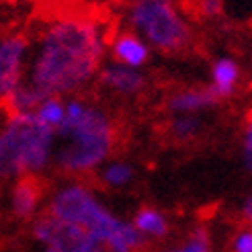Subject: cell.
I'll list each match as a JSON object with an SVG mask.
<instances>
[{"label": "cell", "mask_w": 252, "mask_h": 252, "mask_svg": "<svg viewBox=\"0 0 252 252\" xmlns=\"http://www.w3.org/2000/svg\"><path fill=\"white\" fill-rule=\"evenodd\" d=\"M31 41L21 33L0 37V103L27 78Z\"/></svg>", "instance_id": "7"}, {"label": "cell", "mask_w": 252, "mask_h": 252, "mask_svg": "<svg viewBox=\"0 0 252 252\" xmlns=\"http://www.w3.org/2000/svg\"><path fill=\"white\" fill-rule=\"evenodd\" d=\"M201 119L197 115H172L168 121V135L176 142H191L201 133Z\"/></svg>", "instance_id": "18"}, {"label": "cell", "mask_w": 252, "mask_h": 252, "mask_svg": "<svg viewBox=\"0 0 252 252\" xmlns=\"http://www.w3.org/2000/svg\"><path fill=\"white\" fill-rule=\"evenodd\" d=\"M45 96L47 94L43 91H39L33 82L25 78L19 86H15L8 93V96L2 100V105H4L6 113H33Z\"/></svg>", "instance_id": "14"}, {"label": "cell", "mask_w": 252, "mask_h": 252, "mask_svg": "<svg viewBox=\"0 0 252 252\" xmlns=\"http://www.w3.org/2000/svg\"><path fill=\"white\" fill-rule=\"evenodd\" d=\"M43 201H45V187L39 176L25 174L10 183L8 209L15 220L33 221L39 216Z\"/></svg>", "instance_id": "8"}, {"label": "cell", "mask_w": 252, "mask_h": 252, "mask_svg": "<svg viewBox=\"0 0 252 252\" xmlns=\"http://www.w3.org/2000/svg\"><path fill=\"white\" fill-rule=\"evenodd\" d=\"M31 236L41 246H54L58 252H131L49 213H39L31 221Z\"/></svg>", "instance_id": "6"}, {"label": "cell", "mask_w": 252, "mask_h": 252, "mask_svg": "<svg viewBox=\"0 0 252 252\" xmlns=\"http://www.w3.org/2000/svg\"><path fill=\"white\" fill-rule=\"evenodd\" d=\"M232 252H252V228H244L234 236Z\"/></svg>", "instance_id": "21"}, {"label": "cell", "mask_w": 252, "mask_h": 252, "mask_svg": "<svg viewBox=\"0 0 252 252\" xmlns=\"http://www.w3.org/2000/svg\"><path fill=\"white\" fill-rule=\"evenodd\" d=\"M96 82L111 94L123 96V98H131V96L142 94L148 86V78L142 70L117 64V62H113V60L105 62V64L100 66Z\"/></svg>", "instance_id": "9"}, {"label": "cell", "mask_w": 252, "mask_h": 252, "mask_svg": "<svg viewBox=\"0 0 252 252\" xmlns=\"http://www.w3.org/2000/svg\"><path fill=\"white\" fill-rule=\"evenodd\" d=\"M107 56L100 21L70 15L49 21L37 37L27 66V80L45 94L72 96L96 80Z\"/></svg>", "instance_id": "1"}, {"label": "cell", "mask_w": 252, "mask_h": 252, "mask_svg": "<svg viewBox=\"0 0 252 252\" xmlns=\"http://www.w3.org/2000/svg\"><path fill=\"white\" fill-rule=\"evenodd\" d=\"M150 49L152 47L129 27L113 33L111 39L107 41V54L113 62L137 70H142L150 62Z\"/></svg>", "instance_id": "10"}, {"label": "cell", "mask_w": 252, "mask_h": 252, "mask_svg": "<svg viewBox=\"0 0 252 252\" xmlns=\"http://www.w3.org/2000/svg\"><path fill=\"white\" fill-rule=\"evenodd\" d=\"M25 176V168L19 156V150L12 142V137L0 123V183L6 185Z\"/></svg>", "instance_id": "13"}, {"label": "cell", "mask_w": 252, "mask_h": 252, "mask_svg": "<svg viewBox=\"0 0 252 252\" xmlns=\"http://www.w3.org/2000/svg\"><path fill=\"white\" fill-rule=\"evenodd\" d=\"M35 119L47 125L49 129H58L62 121H64L66 117V96H56V94H47L39 105H37V109L33 111Z\"/></svg>", "instance_id": "17"}, {"label": "cell", "mask_w": 252, "mask_h": 252, "mask_svg": "<svg viewBox=\"0 0 252 252\" xmlns=\"http://www.w3.org/2000/svg\"><path fill=\"white\" fill-rule=\"evenodd\" d=\"M242 160L248 172H252V115L248 117L242 131Z\"/></svg>", "instance_id": "20"}, {"label": "cell", "mask_w": 252, "mask_h": 252, "mask_svg": "<svg viewBox=\"0 0 252 252\" xmlns=\"http://www.w3.org/2000/svg\"><path fill=\"white\" fill-rule=\"evenodd\" d=\"M45 213L82 225L91 234L125 250L142 252L148 246V240L137 232L133 221L113 213L94 189L82 179H68L56 187L47 197Z\"/></svg>", "instance_id": "3"}, {"label": "cell", "mask_w": 252, "mask_h": 252, "mask_svg": "<svg viewBox=\"0 0 252 252\" xmlns=\"http://www.w3.org/2000/svg\"><path fill=\"white\" fill-rule=\"evenodd\" d=\"M125 23L142 39L164 54H176L191 43V27L174 0H129Z\"/></svg>", "instance_id": "4"}, {"label": "cell", "mask_w": 252, "mask_h": 252, "mask_svg": "<svg viewBox=\"0 0 252 252\" xmlns=\"http://www.w3.org/2000/svg\"><path fill=\"white\" fill-rule=\"evenodd\" d=\"M41 252H58L54 246H41Z\"/></svg>", "instance_id": "24"}, {"label": "cell", "mask_w": 252, "mask_h": 252, "mask_svg": "<svg viewBox=\"0 0 252 252\" xmlns=\"http://www.w3.org/2000/svg\"><path fill=\"white\" fill-rule=\"evenodd\" d=\"M223 8L221 0H199V12L203 17H218Z\"/></svg>", "instance_id": "22"}, {"label": "cell", "mask_w": 252, "mask_h": 252, "mask_svg": "<svg viewBox=\"0 0 252 252\" xmlns=\"http://www.w3.org/2000/svg\"><path fill=\"white\" fill-rule=\"evenodd\" d=\"M242 218L248 221V223H252V193L244 199V203H242Z\"/></svg>", "instance_id": "23"}, {"label": "cell", "mask_w": 252, "mask_h": 252, "mask_svg": "<svg viewBox=\"0 0 252 252\" xmlns=\"http://www.w3.org/2000/svg\"><path fill=\"white\" fill-rule=\"evenodd\" d=\"M218 96L211 88H183L166 98V111L170 115H197L218 105Z\"/></svg>", "instance_id": "11"}, {"label": "cell", "mask_w": 252, "mask_h": 252, "mask_svg": "<svg viewBox=\"0 0 252 252\" xmlns=\"http://www.w3.org/2000/svg\"><path fill=\"white\" fill-rule=\"evenodd\" d=\"M94 174H96L98 183L103 187L125 189V187H129L131 181L135 179V166L131 164V162L123 160V158H109Z\"/></svg>", "instance_id": "16"}, {"label": "cell", "mask_w": 252, "mask_h": 252, "mask_svg": "<svg viewBox=\"0 0 252 252\" xmlns=\"http://www.w3.org/2000/svg\"><path fill=\"white\" fill-rule=\"evenodd\" d=\"M131 221L137 228V232H140L148 242L150 240H164L170 234V221L166 218V213L152 207V205L140 207L133 213Z\"/></svg>", "instance_id": "12"}, {"label": "cell", "mask_w": 252, "mask_h": 252, "mask_svg": "<svg viewBox=\"0 0 252 252\" xmlns=\"http://www.w3.org/2000/svg\"><path fill=\"white\" fill-rule=\"evenodd\" d=\"M119 140L111 113L80 94L66 96V117L56 129L54 166L68 179L94 174L113 156Z\"/></svg>", "instance_id": "2"}, {"label": "cell", "mask_w": 252, "mask_h": 252, "mask_svg": "<svg viewBox=\"0 0 252 252\" xmlns=\"http://www.w3.org/2000/svg\"><path fill=\"white\" fill-rule=\"evenodd\" d=\"M2 2H10L12 4V2H19V0H2Z\"/></svg>", "instance_id": "25"}, {"label": "cell", "mask_w": 252, "mask_h": 252, "mask_svg": "<svg viewBox=\"0 0 252 252\" xmlns=\"http://www.w3.org/2000/svg\"><path fill=\"white\" fill-rule=\"evenodd\" d=\"M238 78H240V68L232 58H220L211 66V91L218 98H225L236 91Z\"/></svg>", "instance_id": "15"}, {"label": "cell", "mask_w": 252, "mask_h": 252, "mask_svg": "<svg viewBox=\"0 0 252 252\" xmlns=\"http://www.w3.org/2000/svg\"><path fill=\"white\" fill-rule=\"evenodd\" d=\"M2 125L19 150L25 174L39 176L54 166L56 131L37 121L33 113H6Z\"/></svg>", "instance_id": "5"}, {"label": "cell", "mask_w": 252, "mask_h": 252, "mask_svg": "<svg viewBox=\"0 0 252 252\" xmlns=\"http://www.w3.org/2000/svg\"><path fill=\"white\" fill-rule=\"evenodd\" d=\"M160 252H211V240H209V232L203 225H197L195 230L189 232L185 240L176 242Z\"/></svg>", "instance_id": "19"}]
</instances>
